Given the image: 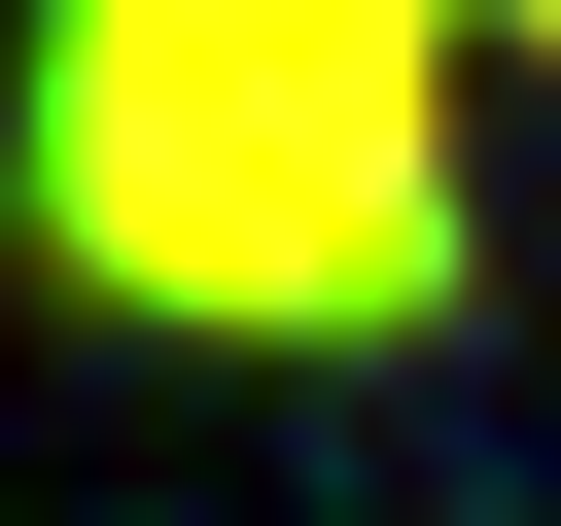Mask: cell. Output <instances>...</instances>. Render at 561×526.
Here are the masks:
<instances>
[{"instance_id":"6da1fadb","label":"cell","mask_w":561,"mask_h":526,"mask_svg":"<svg viewBox=\"0 0 561 526\" xmlns=\"http://www.w3.org/2000/svg\"><path fill=\"white\" fill-rule=\"evenodd\" d=\"M456 0H35V245L140 316H421L456 281V140H421Z\"/></svg>"}]
</instances>
